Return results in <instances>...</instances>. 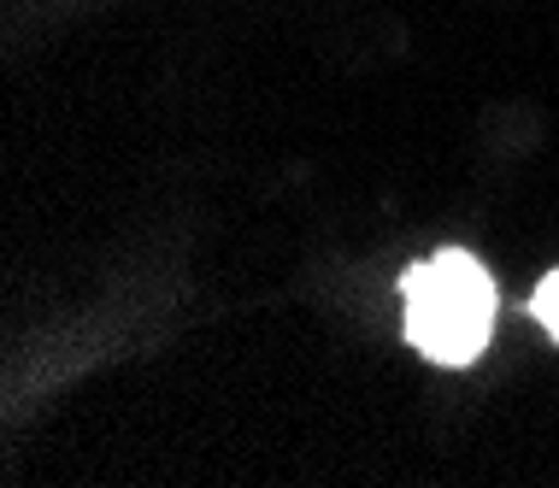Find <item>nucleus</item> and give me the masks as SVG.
<instances>
[{"instance_id":"f257e3e1","label":"nucleus","mask_w":559,"mask_h":488,"mask_svg":"<svg viewBox=\"0 0 559 488\" xmlns=\"http://www.w3.org/2000/svg\"><path fill=\"white\" fill-rule=\"evenodd\" d=\"M406 288V335L430 365H472L495 330V277L465 248H442L401 277Z\"/></svg>"},{"instance_id":"f03ea898","label":"nucleus","mask_w":559,"mask_h":488,"mask_svg":"<svg viewBox=\"0 0 559 488\" xmlns=\"http://www.w3.org/2000/svg\"><path fill=\"white\" fill-rule=\"evenodd\" d=\"M531 318L559 342V271H554V277H542V288L531 295Z\"/></svg>"}]
</instances>
